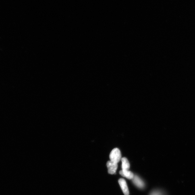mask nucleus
Wrapping results in <instances>:
<instances>
[{
  "instance_id": "obj_1",
  "label": "nucleus",
  "mask_w": 195,
  "mask_h": 195,
  "mask_svg": "<svg viewBox=\"0 0 195 195\" xmlns=\"http://www.w3.org/2000/svg\"><path fill=\"white\" fill-rule=\"evenodd\" d=\"M110 159L112 162L118 163L121 159V154L118 148H115L112 150L110 154Z\"/></svg>"
},
{
  "instance_id": "obj_2",
  "label": "nucleus",
  "mask_w": 195,
  "mask_h": 195,
  "mask_svg": "<svg viewBox=\"0 0 195 195\" xmlns=\"http://www.w3.org/2000/svg\"><path fill=\"white\" fill-rule=\"evenodd\" d=\"M106 165L108 169V173L111 175L116 173L118 167L117 163L110 161L107 162Z\"/></svg>"
},
{
  "instance_id": "obj_3",
  "label": "nucleus",
  "mask_w": 195,
  "mask_h": 195,
  "mask_svg": "<svg viewBox=\"0 0 195 195\" xmlns=\"http://www.w3.org/2000/svg\"><path fill=\"white\" fill-rule=\"evenodd\" d=\"M118 182L124 194L125 195H129L128 188L125 179H119Z\"/></svg>"
},
{
  "instance_id": "obj_4",
  "label": "nucleus",
  "mask_w": 195,
  "mask_h": 195,
  "mask_svg": "<svg viewBox=\"0 0 195 195\" xmlns=\"http://www.w3.org/2000/svg\"><path fill=\"white\" fill-rule=\"evenodd\" d=\"M132 179L133 183L138 188L143 189L145 187V183L144 181L138 176L134 175V178Z\"/></svg>"
},
{
  "instance_id": "obj_5",
  "label": "nucleus",
  "mask_w": 195,
  "mask_h": 195,
  "mask_svg": "<svg viewBox=\"0 0 195 195\" xmlns=\"http://www.w3.org/2000/svg\"><path fill=\"white\" fill-rule=\"evenodd\" d=\"M119 173L122 176L129 179H132L134 176V173L129 170H122L120 171Z\"/></svg>"
},
{
  "instance_id": "obj_6",
  "label": "nucleus",
  "mask_w": 195,
  "mask_h": 195,
  "mask_svg": "<svg viewBox=\"0 0 195 195\" xmlns=\"http://www.w3.org/2000/svg\"><path fill=\"white\" fill-rule=\"evenodd\" d=\"M121 162H122V169L124 170H129L130 168V163L128 159L126 158L123 157L121 158Z\"/></svg>"
},
{
  "instance_id": "obj_7",
  "label": "nucleus",
  "mask_w": 195,
  "mask_h": 195,
  "mask_svg": "<svg viewBox=\"0 0 195 195\" xmlns=\"http://www.w3.org/2000/svg\"><path fill=\"white\" fill-rule=\"evenodd\" d=\"M150 195H165L163 192L160 190H156L152 192Z\"/></svg>"
}]
</instances>
